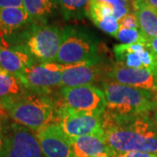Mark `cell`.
<instances>
[{
  "instance_id": "83f0119b",
  "label": "cell",
  "mask_w": 157,
  "mask_h": 157,
  "mask_svg": "<svg viewBox=\"0 0 157 157\" xmlns=\"http://www.w3.org/2000/svg\"><path fill=\"white\" fill-rule=\"evenodd\" d=\"M116 157H157L155 154L140 151H128L117 154Z\"/></svg>"
},
{
  "instance_id": "1f68e13d",
  "label": "cell",
  "mask_w": 157,
  "mask_h": 157,
  "mask_svg": "<svg viewBox=\"0 0 157 157\" xmlns=\"http://www.w3.org/2000/svg\"><path fill=\"white\" fill-rule=\"evenodd\" d=\"M136 1L157 11V0H136Z\"/></svg>"
},
{
  "instance_id": "7c38bea8",
  "label": "cell",
  "mask_w": 157,
  "mask_h": 157,
  "mask_svg": "<svg viewBox=\"0 0 157 157\" xmlns=\"http://www.w3.org/2000/svg\"><path fill=\"white\" fill-rule=\"evenodd\" d=\"M6 133L13 147L25 157H43L39 140L31 129L15 122L11 124Z\"/></svg>"
},
{
  "instance_id": "f546056e",
  "label": "cell",
  "mask_w": 157,
  "mask_h": 157,
  "mask_svg": "<svg viewBox=\"0 0 157 157\" xmlns=\"http://www.w3.org/2000/svg\"><path fill=\"white\" fill-rule=\"evenodd\" d=\"M96 1H101L106 2L110 5L113 6H130L135 8V0H96Z\"/></svg>"
},
{
  "instance_id": "484cf974",
  "label": "cell",
  "mask_w": 157,
  "mask_h": 157,
  "mask_svg": "<svg viewBox=\"0 0 157 157\" xmlns=\"http://www.w3.org/2000/svg\"><path fill=\"white\" fill-rule=\"evenodd\" d=\"M5 157H25L20 152L15 148L11 144V140L6 133V151H5Z\"/></svg>"
},
{
  "instance_id": "7a4b0ae2",
  "label": "cell",
  "mask_w": 157,
  "mask_h": 157,
  "mask_svg": "<svg viewBox=\"0 0 157 157\" xmlns=\"http://www.w3.org/2000/svg\"><path fill=\"white\" fill-rule=\"evenodd\" d=\"M101 89L105 93L107 107L102 117L122 120L148 114L157 107L155 92L132 87L104 80Z\"/></svg>"
},
{
  "instance_id": "d6a6232c",
  "label": "cell",
  "mask_w": 157,
  "mask_h": 157,
  "mask_svg": "<svg viewBox=\"0 0 157 157\" xmlns=\"http://www.w3.org/2000/svg\"><path fill=\"white\" fill-rule=\"evenodd\" d=\"M150 115H151V118L153 119L154 122H155V125L157 126V107L153 111V112L150 113Z\"/></svg>"
},
{
  "instance_id": "9a60e30c",
  "label": "cell",
  "mask_w": 157,
  "mask_h": 157,
  "mask_svg": "<svg viewBox=\"0 0 157 157\" xmlns=\"http://www.w3.org/2000/svg\"><path fill=\"white\" fill-rule=\"evenodd\" d=\"M147 47L146 44L136 43L132 45H114L113 52L116 62L131 68L144 69V58Z\"/></svg>"
},
{
  "instance_id": "7402d4cb",
  "label": "cell",
  "mask_w": 157,
  "mask_h": 157,
  "mask_svg": "<svg viewBox=\"0 0 157 157\" xmlns=\"http://www.w3.org/2000/svg\"><path fill=\"white\" fill-rule=\"evenodd\" d=\"M115 38L124 45H132V44H136V43L146 44L147 42V39L140 33L139 29L120 27Z\"/></svg>"
},
{
  "instance_id": "52a82bcc",
  "label": "cell",
  "mask_w": 157,
  "mask_h": 157,
  "mask_svg": "<svg viewBox=\"0 0 157 157\" xmlns=\"http://www.w3.org/2000/svg\"><path fill=\"white\" fill-rule=\"evenodd\" d=\"M56 113V123L71 140L85 135H105L102 116L65 108H58Z\"/></svg>"
},
{
  "instance_id": "44dd1931",
  "label": "cell",
  "mask_w": 157,
  "mask_h": 157,
  "mask_svg": "<svg viewBox=\"0 0 157 157\" xmlns=\"http://www.w3.org/2000/svg\"><path fill=\"white\" fill-rule=\"evenodd\" d=\"M113 6L106 2L91 0L89 6L87 7V13L86 17H88L95 24L96 22L101 20L106 17H113Z\"/></svg>"
},
{
  "instance_id": "4316f807",
  "label": "cell",
  "mask_w": 157,
  "mask_h": 157,
  "mask_svg": "<svg viewBox=\"0 0 157 157\" xmlns=\"http://www.w3.org/2000/svg\"><path fill=\"white\" fill-rule=\"evenodd\" d=\"M19 8L24 9L23 0H0V9Z\"/></svg>"
},
{
  "instance_id": "d4e9b609",
  "label": "cell",
  "mask_w": 157,
  "mask_h": 157,
  "mask_svg": "<svg viewBox=\"0 0 157 157\" xmlns=\"http://www.w3.org/2000/svg\"><path fill=\"white\" fill-rule=\"evenodd\" d=\"M135 8L130 6H113V17L116 20H120L121 18L131 12V9Z\"/></svg>"
},
{
  "instance_id": "e575fe53",
  "label": "cell",
  "mask_w": 157,
  "mask_h": 157,
  "mask_svg": "<svg viewBox=\"0 0 157 157\" xmlns=\"http://www.w3.org/2000/svg\"><path fill=\"white\" fill-rule=\"evenodd\" d=\"M155 96H156V99H157V92H155Z\"/></svg>"
},
{
  "instance_id": "8992f818",
  "label": "cell",
  "mask_w": 157,
  "mask_h": 157,
  "mask_svg": "<svg viewBox=\"0 0 157 157\" xmlns=\"http://www.w3.org/2000/svg\"><path fill=\"white\" fill-rule=\"evenodd\" d=\"M61 40L62 31L56 25L33 23L25 34V49L42 63L54 62Z\"/></svg>"
},
{
  "instance_id": "ffe728a7",
  "label": "cell",
  "mask_w": 157,
  "mask_h": 157,
  "mask_svg": "<svg viewBox=\"0 0 157 157\" xmlns=\"http://www.w3.org/2000/svg\"><path fill=\"white\" fill-rule=\"evenodd\" d=\"M24 86L16 75L8 73L0 67V101L23 93Z\"/></svg>"
},
{
  "instance_id": "2e32d148",
  "label": "cell",
  "mask_w": 157,
  "mask_h": 157,
  "mask_svg": "<svg viewBox=\"0 0 157 157\" xmlns=\"http://www.w3.org/2000/svg\"><path fill=\"white\" fill-rule=\"evenodd\" d=\"M31 22L25 9H0V39L11 36Z\"/></svg>"
},
{
  "instance_id": "cb8c5ba5",
  "label": "cell",
  "mask_w": 157,
  "mask_h": 157,
  "mask_svg": "<svg viewBox=\"0 0 157 157\" xmlns=\"http://www.w3.org/2000/svg\"><path fill=\"white\" fill-rule=\"evenodd\" d=\"M120 27L128 29H139L138 27V21L135 12H130L128 14L125 15L122 18L119 20Z\"/></svg>"
},
{
  "instance_id": "5b68a950",
  "label": "cell",
  "mask_w": 157,
  "mask_h": 157,
  "mask_svg": "<svg viewBox=\"0 0 157 157\" xmlns=\"http://www.w3.org/2000/svg\"><path fill=\"white\" fill-rule=\"evenodd\" d=\"M61 100L55 102L56 110L65 108L73 112L85 113L102 116L106 111L107 101L105 93L94 85L74 87H61Z\"/></svg>"
},
{
  "instance_id": "8fae6325",
  "label": "cell",
  "mask_w": 157,
  "mask_h": 157,
  "mask_svg": "<svg viewBox=\"0 0 157 157\" xmlns=\"http://www.w3.org/2000/svg\"><path fill=\"white\" fill-rule=\"evenodd\" d=\"M108 68L101 63L94 65H82L68 68L62 72L61 87H74L92 85L100 80L105 74L107 76Z\"/></svg>"
},
{
  "instance_id": "9c48e42d",
  "label": "cell",
  "mask_w": 157,
  "mask_h": 157,
  "mask_svg": "<svg viewBox=\"0 0 157 157\" xmlns=\"http://www.w3.org/2000/svg\"><path fill=\"white\" fill-rule=\"evenodd\" d=\"M35 135L45 157H73L72 140L56 122L42 127Z\"/></svg>"
},
{
  "instance_id": "4dcf8cb0",
  "label": "cell",
  "mask_w": 157,
  "mask_h": 157,
  "mask_svg": "<svg viewBox=\"0 0 157 157\" xmlns=\"http://www.w3.org/2000/svg\"><path fill=\"white\" fill-rule=\"evenodd\" d=\"M146 45L147 49L150 51L155 56L157 57V37L147 39L146 42Z\"/></svg>"
},
{
  "instance_id": "3957f363",
  "label": "cell",
  "mask_w": 157,
  "mask_h": 157,
  "mask_svg": "<svg viewBox=\"0 0 157 157\" xmlns=\"http://www.w3.org/2000/svg\"><path fill=\"white\" fill-rule=\"evenodd\" d=\"M0 107L16 122L36 132L47 124L55 122V102L48 94L24 91L0 101Z\"/></svg>"
},
{
  "instance_id": "d6986e66",
  "label": "cell",
  "mask_w": 157,
  "mask_h": 157,
  "mask_svg": "<svg viewBox=\"0 0 157 157\" xmlns=\"http://www.w3.org/2000/svg\"><path fill=\"white\" fill-rule=\"evenodd\" d=\"M66 19H81L86 16L91 0H56Z\"/></svg>"
},
{
  "instance_id": "e0dca14e",
  "label": "cell",
  "mask_w": 157,
  "mask_h": 157,
  "mask_svg": "<svg viewBox=\"0 0 157 157\" xmlns=\"http://www.w3.org/2000/svg\"><path fill=\"white\" fill-rule=\"evenodd\" d=\"M135 12L140 33L147 40L157 37V11L135 0Z\"/></svg>"
},
{
  "instance_id": "ba28073f",
  "label": "cell",
  "mask_w": 157,
  "mask_h": 157,
  "mask_svg": "<svg viewBox=\"0 0 157 157\" xmlns=\"http://www.w3.org/2000/svg\"><path fill=\"white\" fill-rule=\"evenodd\" d=\"M25 88L31 92L48 94L61 86L62 72L56 69L55 62L34 64L17 76Z\"/></svg>"
},
{
  "instance_id": "f1b7e54d",
  "label": "cell",
  "mask_w": 157,
  "mask_h": 157,
  "mask_svg": "<svg viewBox=\"0 0 157 157\" xmlns=\"http://www.w3.org/2000/svg\"><path fill=\"white\" fill-rule=\"evenodd\" d=\"M6 140V130L4 129V126L2 124V119L0 117V157H5Z\"/></svg>"
},
{
  "instance_id": "ac0fdd59",
  "label": "cell",
  "mask_w": 157,
  "mask_h": 157,
  "mask_svg": "<svg viewBox=\"0 0 157 157\" xmlns=\"http://www.w3.org/2000/svg\"><path fill=\"white\" fill-rule=\"evenodd\" d=\"M23 3L31 22L35 24H46L58 6L55 0H23Z\"/></svg>"
},
{
  "instance_id": "4fadbf2b",
  "label": "cell",
  "mask_w": 157,
  "mask_h": 157,
  "mask_svg": "<svg viewBox=\"0 0 157 157\" xmlns=\"http://www.w3.org/2000/svg\"><path fill=\"white\" fill-rule=\"evenodd\" d=\"M71 140L73 157H92L102 154H116L107 144L105 135H85Z\"/></svg>"
},
{
  "instance_id": "277c9868",
  "label": "cell",
  "mask_w": 157,
  "mask_h": 157,
  "mask_svg": "<svg viewBox=\"0 0 157 157\" xmlns=\"http://www.w3.org/2000/svg\"><path fill=\"white\" fill-rule=\"evenodd\" d=\"M100 40L88 29L68 25L62 30L60 48L55 61L61 72L79 65L101 63Z\"/></svg>"
},
{
  "instance_id": "5bb4252c",
  "label": "cell",
  "mask_w": 157,
  "mask_h": 157,
  "mask_svg": "<svg viewBox=\"0 0 157 157\" xmlns=\"http://www.w3.org/2000/svg\"><path fill=\"white\" fill-rule=\"evenodd\" d=\"M33 64V56L25 48H8L0 45V67L17 76Z\"/></svg>"
},
{
  "instance_id": "30bf717a",
  "label": "cell",
  "mask_w": 157,
  "mask_h": 157,
  "mask_svg": "<svg viewBox=\"0 0 157 157\" xmlns=\"http://www.w3.org/2000/svg\"><path fill=\"white\" fill-rule=\"evenodd\" d=\"M106 77V80L157 92V74L147 69L128 67L116 62L108 67Z\"/></svg>"
},
{
  "instance_id": "603a6c76",
  "label": "cell",
  "mask_w": 157,
  "mask_h": 157,
  "mask_svg": "<svg viewBox=\"0 0 157 157\" xmlns=\"http://www.w3.org/2000/svg\"><path fill=\"white\" fill-rule=\"evenodd\" d=\"M94 25L104 33L109 34L114 38L116 37V34L120 29V23L112 16L104 17L100 21L96 22Z\"/></svg>"
},
{
  "instance_id": "836d02e7",
  "label": "cell",
  "mask_w": 157,
  "mask_h": 157,
  "mask_svg": "<svg viewBox=\"0 0 157 157\" xmlns=\"http://www.w3.org/2000/svg\"><path fill=\"white\" fill-rule=\"evenodd\" d=\"M117 154H102V155H96V156H92V157H116Z\"/></svg>"
},
{
  "instance_id": "6da1fadb",
  "label": "cell",
  "mask_w": 157,
  "mask_h": 157,
  "mask_svg": "<svg viewBox=\"0 0 157 157\" xmlns=\"http://www.w3.org/2000/svg\"><path fill=\"white\" fill-rule=\"evenodd\" d=\"M107 144L116 154L140 151L157 155V126L150 113L111 120L102 117Z\"/></svg>"
}]
</instances>
